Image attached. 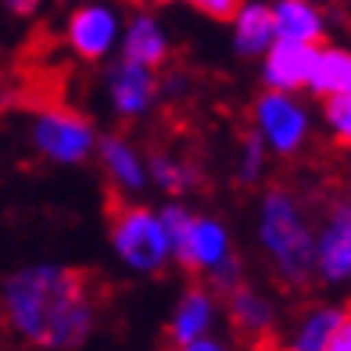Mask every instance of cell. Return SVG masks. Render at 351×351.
<instances>
[{
  "label": "cell",
  "mask_w": 351,
  "mask_h": 351,
  "mask_svg": "<svg viewBox=\"0 0 351 351\" xmlns=\"http://www.w3.org/2000/svg\"><path fill=\"white\" fill-rule=\"evenodd\" d=\"M97 287L69 265H22L0 283V326L29 348L75 351L97 330Z\"/></svg>",
  "instance_id": "obj_1"
},
{
  "label": "cell",
  "mask_w": 351,
  "mask_h": 351,
  "mask_svg": "<svg viewBox=\"0 0 351 351\" xmlns=\"http://www.w3.org/2000/svg\"><path fill=\"white\" fill-rule=\"evenodd\" d=\"M172 351H230V344L208 333V337H197V341H186V344H172Z\"/></svg>",
  "instance_id": "obj_23"
},
{
  "label": "cell",
  "mask_w": 351,
  "mask_h": 351,
  "mask_svg": "<svg viewBox=\"0 0 351 351\" xmlns=\"http://www.w3.org/2000/svg\"><path fill=\"white\" fill-rule=\"evenodd\" d=\"M158 219H162V226H165L172 258L180 262L186 273L208 276L215 265H222L230 254H237L230 230L212 215H194L186 204L172 201L158 212Z\"/></svg>",
  "instance_id": "obj_3"
},
{
  "label": "cell",
  "mask_w": 351,
  "mask_h": 351,
  "mask_svg": "<svg viewBox=\"0 0 351 351\" xmlns=\"http://www.w3.org/2000/svg\"><path fill=\"white\" fill-rule=\"evenodd\" d=\"M226 312H230V323L233 330L241 333L244 341L258 344V341H269V333L276 326V308L269 294H262L258 287L251 283H237L233 291L226 294Z\"/></svg>",
  "instance_id": "obj_12"
},
{
  "label": "cell",
  "mask_w": 351,
  "mask_h": 351,
  "mask_svg": "<svg viewBox=\"0 0 351 351\" xmlns=\"http://www.w3.org/2000/svg\"><path fill=\"white\" fill-rule=\"evenodd\" d=\"M323 351H351V319H348L344 326H337V333L330 337V344Z\"/></svg>",
  "instance_id": "obj_24"
},
{
  "label": "cell",
  "mask_w": 351,
  "mask_h": 351,
  "mask_svg": "<svg viewBox=\"0 0 351 351\" xmlns=\"http://www.w3.org/2000/svg\"><path fill=\"white\" fill-rule=\"evenodd\" d=\"M8 4V11H14V14H33L36 8H40V0H4Z\"/></svg>",
  "instance_id": "obj_25"
},
{
  "label": "cell",
  "mask_w": 351,
  "mask_h": 351,
  "mask_svg": "<svg viewBox=\"0 0 351 351\" xmlns=\"http://www.w3.org/2000/svg\"><path fill=\"white\" fill-rule=\"evenodd\" d=\"M323 119H326L330 136L341 147H348V140H351V93H330V97H323Z\"/></svg>",
  "instance_id": "obj_21"
},
{
  "label": "cell",
  "mask_w": 351,
  "mask_h": 351,
  "mask_svg": "<svg viewBox=\"0 0 351 351\" xmlns=\"http://www.w3.org/2000/svg\"><path fill=\"white\" fill-rule=\"evenodd\" d=\"M230 22H233V47L244 58H262L269 43L276 40L269 0H241L237 11L230 14Z\"/></svg>",
  "instance_id": "obj_15"
},
{
  "label": "cell",
  "mask_w": 351,
  "mask_h": 351,
  "mask_svg": "<svg viewBox=\"0 0 351 351\" xmlns=\"http://www.w3.org/2000/svg\"><path fill=\"white\" fill-rule=\"evenodd\" d=\"M315 47L312 43H291V40H273L269 43V51L262 54V83H265V90H280V93L305 90Z\"/></svg>",
  "instance_id": "obj_10"
},
{
  "label": "cell",
  "mask_w": 351,
  "mask_h": 351,
  "mask_svg": "<svg viewBox=\"0 0 351 351\" xmlns=\"http://www.w3.org/2000/svg\"><path fill=\"white\" fill-rule=\"evenodd\" d=\"M273 33L276 40L291 43H323L326 40V14L312 0H273Z\"/></svg>",
  "instance_id": "obj_14"
},
{
  "label": "cell",
  "mask_w": 351,
  "mask_h": 351,
  "mask_svg": "<svg viewBox=\"0 0 351 351\" xmlns=\"http://www.w3.org/2000/svg\"><path fill=\"white\" fill-rule=\"evenodd\" d=\"M312 4H319V8H323V4H333V0H312Z\"/></svg>",
  "instance_id": "obj_28"
},
{
  "label": "cell",
  "mask_w": 351,
  "mask_h": 351,
  "mask_svg": "<svg viewBox=\"0 0 351 351\" xmlns=\"http://www.w3.org/2000/svg\"><path fill=\"white\" fill-rule=\"evenodd\" d=\"M351 276V208L348 197H333L315 226V280L341 287Z\"/></svg>",
  "instance_id": "obj_7"
},
{
  "label": "cell",
  "mask_w": 351,
  "mask_h": 351,
  "mask_svg": "<svg viewBox=\"0 0 351 351\" xmlns=\"http://www.w3.org/2000/svg\"><path fill=\"white\" fill-rule=\"evenodd\" d=\"M219 319V301L215 291L208 283H197L180 298V305L172 312V323H169V341L172 344H186V341H197V337H208L212 326Z\"/></svg>",
  "instance_id": "obj_13"
},
{
  "label": "cell",
  "mask_w": 351,
  "mask_h": 351,
  "mask_svg": "<svg viewBox=\"0 0 351 351\" xmlns=\"http://www.w3.org/2000/svg\"><path fill=\"white\" fill-rule=\"evenodd\" d=\"M101 169L108 176V183L119 190V194H143L147 186V158L140 154V147L125 136H101L97 151Z\"/></svg>",
  "instance_id": "obj_11"
},
{
  "label": "cell",
  "mask_w": 351,
  "mask_h": 351,
  "mask_svg": "<svg viewBox=\"0 0 351 351\" xmlns=\"http://www.w3.org/2000/svg\"><path fill=\"white\" fill-rule=\"evenodd\" d=\"M190 4H194L201 14H208V19H222V22H226L230 14L237 11L241 0H190Z\"/></svg>",
  "instance_id": "obj_22"
},
{
  "label": "cell",
  "mask_w": 351,
  "mask_h": 351,
  "mask_svg": "<svg viewBox=\"0 0 351 351\" xmlns=\"http://www.w3.org/2000/svg\"><path fill=\"white\" fill-rule=\"evenodd\" d=\"M108 97L115 115L122 119H143L162 97V83H158L154 69L136 65V61H115L108 69Z\"/></svg>",
  "instance_id": "obj_9"
},
{
  "label": "cell",
  "mask_w": 351,
  "mask_h": 351,
  "mask_svg": "<svg viewBox=\"0 0 351 351\" xmlns=\"http://www.w3.org/2000/svg\"><path fill=\"white\" fill-rule=\"evenodd\" d=\"M265 162H269L265 143L254 136V130H247L244 140H241V154H237V183H241V186H254L262 180V172H265Z\"/></svg>",
  "instance_id": "obj_20"
},
{
  "label": "cell",
  "mask_w": 351,
  "mask_h": 351,
  "mask_svg": "<svg viewBox=\"0 0 351 351\" xmlns=\"http://www.w3.org/2000/svg\"><path fill=\"white\" fill-rule=\"evenodd\" d=\"M119 43H122V58L136 61V65L158 69L169 61V36H165V29L154 14H136V19H130Z\"/></svg>",
  "instance_id": "obj_16"
},
{
  "label": "cell",
  "mask_w": 351,
  "mask_h": 351,
  "mask_svg": "<svg viewBox=\"0 0 351 351\" xmlns=\"http://www.w3.org/2000/svg\"><path fill=\"white\" fill-rule=\"evenodd\" d=\"M305 90L319 93V97H330V93H351V54L344 51V47H330V43L315 47Z\"/></svg>",
  "instance_id": "obj_17"
},
{
  "label": "cell",
  "mask_w": 351,
  "mask_h": 351,
  "mask_svg": "<svg viewBox=\"0 0 351 351\" xmlns=\"http://www.w3.org/2000/svg\"><path fill=\"white\" fill-rule=\"evenodd\" d=\"M251 351H276V348L269 344V341H258V344H251Z\"/></svg>",
  "instance_id": "obj_26"
},
{
  "label": "cell",
  "mask_w": 351,
  "mask_h": 351,
  "mask_svg": "<svg viewBox=\"0 0 351 351\" xmlns=\"http://www.w3.org/2000/svg\"><path fill=\"white\" fill-rule=\"evenodd\" d=\"M344 323H348V308H341V305H312L298 319L287 351H323L330 344V337L337 333V326H344Z\"/></svg>",
  "instance_id": "obj_18"
},
{
  "label": "cell",
  "mask_w": 351,
  "mask_h": 351,
  "mask_svg": "<svg viewBox=\"0 0 351 351\" xmlns=\"http://www.w3.org/2000/svg\"><path fill=\"white\" fill-rule=\"evenodd\" d=\"M147 183L162 186L172 197H180V194H190L201 183V169H197V162H190L183 154L154 151L147 158Z\"/></svg>",
  "instance_id": "obj_19"
},
{
  "label": "cell",
  "mask_w": 351,
  "mask_h": 351,
  "mask_svg": "<svg viewBox=\"0 0 351 351\" xmlns=\"http://www.w3.org/2000/svg\"><path fill=\"white\" fill-rule=\"evenodd\" d=\"M33 147L51 165H83L97 151V133L93 125L72 108H40L33 122Z\"/></svg>",
  "instance_id": "obj_6"
},
{
  "label": "cell",
  "mask_w": 351,
  "mask_h": 351,
  "mask_svg": "<svg viewBox=\"0 0 351 351\" xmlns=\"http://www.w3.org/2000/svg\"><path fill=\"white\" fill-rule=\"evenodd\" d=\"M143 4H172V0H143Z\"/></svg>",
  "instance_id": "obj_27"
},
{
  "label": "cell",
  "mask_w": 351,
  "mask_h": 351,
  "mask_svg": "<svg viewBox=\"0 0 351 351\" xmlns=\"http://www.w3.org/2000/svg\"><path fill=\"white\" fill-rule=\"evenodd\" d=\"M111 251L133 273H162L172 258L162 219L143 204H119L111 212Z\"/></svg>",
  "instance_id": "obj_4"
},
{
  "label": "cell",
  "mask_w": 351,
  "mask_h": 351,
  "mask_svg": "<svg viewBox=\"0 0 351 351\" xmlns=\"http://www.w3.org/2000/svg\"><path fill=\"white\" fill-rule=\"evenodd\" d=\"M258 244L273 276L291 291L315 283V222L305 197L291 186H269L258 204Z\"/></svg>",
  "instance_id": "obj_2"
},
{
  "label": "cell",
  "mask_w": 351,
  "mask_h": 351,
  "mask_svg": "<svg viewBox=\"0 0 351 351\" xmlns=\"http://www.w3.org/2000/svg\"><path fill=\"white\" fill-rule=\"evenodd\" d=\"M122 36V19L119 11L104 4V0H93V4H83L72 11V19L65 25V43L75 58L83 61H104L115 43Z\"/></svg>",
  "instance_id": "obj_8"
},
{
  "label": "cell",
  "mask_w": 351,
  "mask_h": 351,
  "mask_svg": "<svg viewBox=\"0 0 351 351\" xmlns=\"http://www.w3.org/2000/svg\"><path fill=\"white\" fill-rule=\"evenodd\" d=\"M251 130L265 143L269 154L276 158H294L305 151L312 136V115L294 93L265 90L258 101L251 104Z\"/></svg>",
  "instance_id": "obj_5"
}]
</instances>
